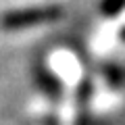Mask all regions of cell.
Returning a JSON list of instances; mask_svg holds the SVG:
<instances>
[{"label": "cell", "instance_id": "6da1fadb", "mask_svg": "<svg viewBox=\"0 0 125 125\" xmlns=\"http://www.w3.org/2000/svg\"><path fill=\"white\" fill-rule=\"evenodd\" d=\"M52 15H56L54 9H27V10H15L9 15L6 23L9 25H25V23H38L46 21V19H54Z\"/></svg>", "mask_w": 125, "mask_h": 125}]
</instances>
